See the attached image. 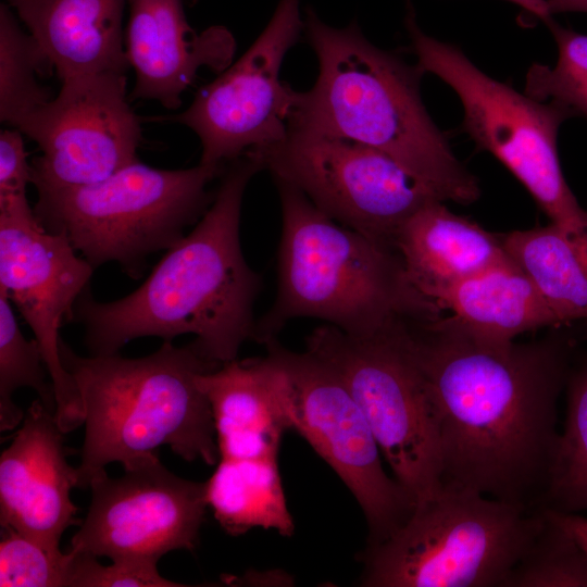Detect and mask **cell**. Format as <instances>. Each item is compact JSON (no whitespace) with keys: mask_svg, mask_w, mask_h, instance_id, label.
Returning <instances> with one entry per match:
<instances>
[{"mask_svg":"<svg viewBox=\"0 0 587 587\" xmlns=\"http://www.w3.org/2000/svg\"><path fill=\"white\" fill-rule=\"evenodd\" d=\"M544 519L545 510L442 485L391 536L366 547L361 585L504 587Z\"/></svg>","mask_w":587,"mask_h":587,"instance_id":"6","label":"cell"},{"mask_svg":"<svg viewBox=\"0 0 587 587\" xmlns=\"http://www.w3.org/2000/svg\"><path fill=\"white\" fill-rule=\"evenodd\" d=\"M75 251L65 235L41 225L26 196L0 199V291L35 335L54 389V415L65 434L84 424V408L62 362L60 328L73 319L95 270Z\"/></svg>","mask_w":587,"mask_h":587,"instance_id":"13","label":"cell"},{"mask_svg":"<svg viewBox=\"0 0 587 587\" xmlns=\"http://www.w3.org/2000/svg\"><path fill=\"white\" fill-rule=\"evenodd\" d=\"M503 242L561 326L587 320V220L513 230Z\"/></svg>","mask_w":587,"mask_h":587,"instance_id":"22","label":"cell"},{"mask_svg":"<svg viewBox=\"0 0 587 587\" xmlns=\"http://www.w3.org/2000/svg\"><path fill=\"white\" fill-rule=\"evenodd\" d=\"M205 484L208 507L227 534L262 527L292 535L277 458L220 459Z\"/></svg>","mask_w":587,"mask_h":587,"instance_id":"23","label":"cell"},{"mask_svg":"<svg viewBox=\"0 0 587 587\" xmlns=\"http://www.w3.org/2000/svg\"><path fill=\"white\" fill-rule=\"evenodd\" d=\"M63 430L40 399L28 407L22 426L0 457V524L60 554L62 534L76 505L71 490L77 472L66 460Z\"/></svg>","mask_w":587,"mask_h":587,"instance_id":"16","label":"cell"},{"mask_svg":"<svg viewBox=\"0 0 587 587\" xmlns=\"http://www.w3.org/2000/svg\"><path fill=\"white\" fill-rule=\"evenodd\" d=\"M126 85L118 72L66 78L55 98L17 124L41 150L32 163L36 189L95 184L138 161L140 118Z\"/></svg>","mask_w":587,"mask_h":587,"instance_id":"14","label":"cell"},{"mask_svg":"<svg viewBox=\"0 0 587 587\" xmlns=\"http://www.w3.org/2000/svg\"><path fill=\"white\" fill-rule=\"evenodd\" d=\"M547 4L551 15L569 12L587 13V0H547Z\"/></svg>","mask_w":587,"mask_h":587,"instance_id":"34","label":"cell"},{"mask_svg":"<svg viewBox=\"0 0 587 587\" xmlns=\"http://www.w3.org/2000/svg\"><path fill=\"white\" fill-rule=\"evenodd\" d=\"M304 33L319 73L297 91L289 129L352 139L394 158L440 200L470 204L478 179L455 157L421 97L425 72L374 46L358 23L338 28L305 9Z\"/></svg>","mask_w":587,"mask_h":587,"instance_id":"3","label":"cell"},{"mask_svg":"<svg viewBox=\"0 0 587 587\" xmlns=\"http://www.w3.org/2000/svg\"><path fill=\"white\" fill-rule=\"evenodd\" d=\"M248 154L335 222L391 249L402 225L440 200L394 158L348 138L288 128L283 141Z\"/></svg>","mask_w":587,"mask_h":587,"instance_id":"11","label":"cell"},{"mask_svg":"<svg viewBox=\"0 0 587 587\" xmlns=\"http://www.w3.org/2000/svg\"><path fill=\"white\" fill-rule=\"evenodd\" d=\"M399 322L352 336L316 327L305 350L328 364L362 410L394 478L414 507L442 486L438 422L415 358L411 326Z\"/></svg>","mask_w":587,"mask_h":587,"instance_id":"8","label":"cell"},{"mask_svg":"<svg viewBox=\"0 0 587 587\" xmlns=\"http://www.w3.org/2000/svg\"><path fill=\"white\" fill-rule=\"evenodd\" d=\"M262 170L248 153L227 163L208 210L135 291L111 302L97 301L89 288L80 295L72 320L83 324L92 354L117 353L140 337L173 341L192 334V346L207 360L223 364L237 358L254 338L261 288L241 249V204L248 183Z\"/></svg>","mask_w":587,"mask_h":587,"instance_id":"2","label":"cell"},{"mask_svg":"<svg viewBox=\"0 0 587 587\" xmlns=\"http://www.w3.org/2000/svg\"><path fill=\"white\" fill-rule=\"evenodd\" d=\"M263 345L288 429L302 436L350 489L369 525L367 546L386 540L409 519L414 503L384 470L380 449L359 404L317 357L291 351L277 337Z\"/></svg>","mask_w":587,"mask_h":587,"instance_id":"10","label":"cell"},{"mask_svg":"<svg viewBox=\"0 0 587 587\" xmlns=\"http://www.w3.org/2000/svg\"><path fill=\"white\" fill-rule=\"evenodd\" d=\"M395 249L410 283L435 304L451 287L514 262L503 234L453 213L441 200L422 207L402 225Z\"/></svg>","mask_w":587,"mask_h":587,"instance_id":"18","label":"cell"},{"mask_svg":"<svg viewBox=\"0 0 587 587\" xmlns=\"http://www.w3.org/2000/svg\"><path fill=\"white\" fill-rule=\"evenodd\" d=\"M68 553L55 554L37 541L2 528L1 587H66Z\"/></svg>","mask_w":587,"mask_h":587,"instance_id":"29","label":"cell"},{"mask_svg":"<svg viewBox=\"0 0 587 587\" xmlns=\"http://www.w3.org/2000/svg\"><path fill=\"white\" fill-rule=\"evenodd\" d=\"M225 167L161 170L136 161L95 184L37 189L34 212L93 268L116 262L139 278L151 253L173 247L204 214L215 196L208 186Z\"/></svg>","mask_w":587,"mask_h":587,"instance_id":"7","label":"cell"},{"mask_svg":"<svg viewBox=\"0 0 587 587\" xmlns=\"http://www.w3.org/2000/svg\"><path fill=\"white\" fill-rule=\"evenodd\" d=\"M522 8L530 15L537 17L545 24L552 18L549 12L547 0H505Z\"/></svg>","mask_w":587,"mask_h":587,"instance_id":"33","label":"cell"},{"mask_svg":"<svg viewBox=\"0 0 587 587\" xmlns=\"http://www.w3.org/2000/svg\"><path fill=\"white\" fill-rule=\"evenodd\" d=\"M32 183V165L27 162L22 133L3 129L0 133V199L26 196Z\"/></svg>","mask_w":587,"mask_h":587,"instance_id":"31","label":"cell"},{"mask_svg":"<svg viewBox=\"0 0 587 587\" xmlns=\"http://www.w3.org/2000/svg\"><path fill=\"white\" fill-rule=\"evenodd\" d=\"M551 512L554 514L557 520L578 541V544L587 551V517L578 513H559L555 511Z\"/></svg>","mask_w":587,"mask_h":587,"instance_id":"32","label":"cell"},{"mask_svg":"<svg viewBox=\"0 0 587 587\" xmlns=\"http://www.w3.org/2000/svg\"><path fill=\"white\" fill-rule=\"evenodd\" d=\"M404 25L416 64L458 95L464 111L461 132L487 151L525 187L551 222L579 226L587 220L562 173L558 152L561 125L575 114L553 101H538L480 71L453 43L425 34L407 4Z\"/></svg>","mask_w":587,"mask_h":587,"instance_id":"9","label":"cell"},{"mask_svg":"<svg viewBox=\"0 0 587 587\" xmlns=\"http://www.w3.org/2000/svg\"><path fill=\"white\" fill-rule=\"evenodd\" d=\"M89 487L90 505L68 551L158 562L170 551L197 547L207 484L176 476L158 454L124 466L118 478L102 470Z\"/></svg>","mask_w":587,"mask_h":587,"instance_id":"15","label":"cell"},{"mask_svg":"<svg viewBox=\"0 0 587 587\" xmlns=\"http://www.w3.org/2000/svg\"><path fill=\"white\" fill-rule=\"evenodd\" d=\"M68 553L66 587H180L185 584L164 578L158 562L148 560H115L102 565L88 553Z\"/></svg>","mask_w":587,"mask_h":587,"instance_id":"30","label":"cell"},{"mask_svg":"<svg viewBox=\"0 0 587 587\" xmlns=\"http://www.w3.org/2000/svg\"><path fill=\"white\" fill-rule=\"evenodd\" d=\"M60 352L84 408L77 487H89L109 463L124 467L158 454L161 446L189 462L213 465L220 459L211 405L197 377L222 364L203 358L192 344L163 341L155 352L128 359L80 357L61 339Z\"/></svg>","mask_w":587,"mask_h":587,"instance_id":"5","label":"cell"},{"mask_svg":"<svg viewBox=\"0 0 587 587\" xmlns=\"http://www.w3.org/2000/svg\"><path fill=\"white\" fill-rule=\"evenodd\" d=\"M47 367L37 340L22 334L9 298L0 291V430L18 426L25 414L13 400L22 387L36 390L39 399L55 412L52 383L46 382Z\"/></svg>","mask_w":587,"mask_h":587,"instance_id":"26","label":"cell"},{"mask_svg":"<svg viewBox=\"0 0 587 587\" xmlns=\"http://www.w3.org/2000/svg\"><path fill=\"white\" fill-rule=\"evenodd\" d=\"M567 326L519 344L478 339L441 316L412 325L438 422L442 485L545 509L558 402L577 355Z\"/></svg>","mask_w":587,"mask_h":587,"instance_id":"1","label":"cell"},{"mask_svg":"<svg viewBox=\"0 0 587 587\" xmlns=\"http://www.w3.org/2000/svg\"><path fill=\"white\" fill-rule=\"evenodd\" d=\"M64 80L103 72L126 73V0H8Z\"/></svg>","mask_w":587,"mask_h":587,"instance_id":"19","label":"cell"},{"mask_svg":"<svg viewBox=\"0 0 587 587\" xmlns=\"http://www.w3.org/2000/svg\"><path fill=\"white\" fill-rule=\"evenodd\" d=\"M303 30L299 0H279L254 42L201 87L185 111L149 120L177 122L192 129L202 146L200 163L207 165H226L249 151L283 141L296 90L279 79V73Z\"/></svg>","mask_w":587,"mask_h":587,"instance_id":"12","label":"cell"},{"mask_svg":"<svg viewBox=\"0 0 587 587\" xmlns=\"http://www.w3.org/2000/svg\"><path fill=\"white\" fill-rule=\"evenodd\" d=\"M280 201L276 297L254 340L275 338L291 320L316 319L352 336L399 322H426L440 309L408 279L400 255L335 222L292 184L273 177Z\"/></svg>","mask_w":587,"mask_h":587,"instance_id":"4","label":"cell"},{"mask_svg":"<svg viewBox=\"0 0 587 587\" xmlns=\"http://www.w3.org/2000/svg\"><path fill=\"white\" fill-rule=\"evenodd\" d=\"M504 587H587V551L545 509L541 528L511 570Z\"/></svg>","mask_w":587,"mask_h":587,"instance_id":"27","label":"cell"},{"mask_svg":"<svg viewBox=\"0 0 587 587\" xmlns=\"http://www.w3.org/2000/svg\"><path fill=\"white\" fill-rule=\"evenodd\" d=\"M52 71L34 37L25 33L11 7L0 5V120L14 127L53 99L38 74Z\"/></svg>","mask_w":587,"mask_h":587,"instance_id":"25","label":"cell"},{"mask_svg":"<svg viewBox=\"0 0 587 587\" xmlns=\"http://www.w3.org/2000/svg\"><path fill=\"white\" fill-rule=\"evenodd\" d=\"M125 52L135 71L133 99L158 101L176 110L199 68L216 73L230 65L232 34L222 26L197 34L188 24L182 0H128Z\"/></svg>","mask_w":587,"mask_h":587,"instance_id":"17","label":"cell"},{"mask_svg":"<svg viewBox=\"0 0 587 587\" xmlns=\"http://www.w3.org/2000/svg\"><path fill=\"white\" fill-rule=\"evenodd\" d=\"M197 384L211 405L220 459L277 458L288 427L265 357L223 363Z\"/></svg>","mask_w":587,"mask_h":587,"instance_id":"20","label":"cell"},{"mask_svg":"<svg viewBox=\"0 0 587 587\" xmlns=\"http://www.w3.org/2000/svg\"><path fill=\"white\" fill-rule=\"evenodd\" d=\"M565 391L566 415L559 436L545 509L579 513L587 511V355H576Z\"/></svg>","mask_w":587,"mask_h":587,"instance_id":"24","label":"cell"},{"mask_svg":"<svg viewBox=\"0 0 587 587\" xmlns=\"http://www.w3.org/2000/svg\"><path fill=\"white\" fill-rule=\"evenodd\" d=\"M436 304L451 312V323L482 340L508 342L526 332L561 326L515 262L451 287Z\"/></svg>","mask_w":587,"mask_h":587,"instance_id":"21","label":"cell"},{"mask_svg":"<svg viewBox=\"0 0 587 587\" xmlns=\"http://www.w3.org/2000/svg\"><path fill=\"white\" fill-rule=\"evenodd\" d=\"M558 47L553 67L529 66L524 92L538 101H553L587 118V35L558 24L546 23Z\"/></svg>","mask_w":587,"mask_h":587,"instance_id":"28","label":"cell"}]
</instances>
